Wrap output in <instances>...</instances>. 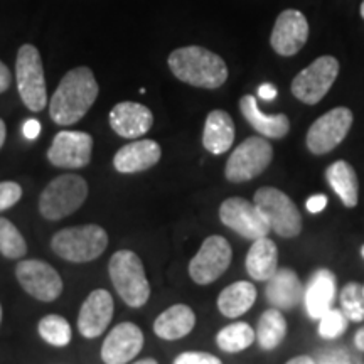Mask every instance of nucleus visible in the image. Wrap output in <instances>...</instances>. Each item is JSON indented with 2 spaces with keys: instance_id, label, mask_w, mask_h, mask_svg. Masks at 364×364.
Instances as JSON below:
<instances>
[{
  "instance_id": "nucleus-1",
  "label": "nucleus",
  "mask_w": 364,
  "mask_h": 364,
  "mask_svg": "<svg viewBox=\"0 0 364 364\" xmlns=\"http://www.w3.org/2000/svg\"><path fill=\"white\" fill-rule=\"evenodd\" d=\"M98 91V83L90 68L80 66L68 71L49 103V117L58 125L76 124L97 102Z\"/></svg>"
},
{
  "instance_id": "nucleus-2",
  "label": "nucleus",
  "mask_w": 364,
  "mask_h": 364,
  "mask_svg": "<svg viewBox=\"0 0 364 364\" xmlns=\"http://www.w3.org/2000/svg\"><path fill=\"white\" fill-rule=\"evenodd\" d=\"M167 63L177 80L196 88L216 90L228 80L225 59L201 46H186L176 49L171 53Z\"/></svg>"
},
{
  "instance_id": "nucleus-3",
  "label": "nucleus",
  "mask_w": 364,
  "mask_h": 364,
  "mask_svg": "<svg viewBox=\"0 0 364 364\" xmlns=\"http://www.w3.org/2000/svg\"><path fill=\"white\" fill-rule=\"evenodd\" d=\"M108 273H110L117 294L127 306L139 309L147 304L150 285L139 255L130 250H120V252L113 253L110 263H108Z\"/></svg>"
},
{
  "instance_id": "nucleus-4",
  "label": "nucleus",
  "mask_w": 364,
  "mask_h": 364,
  "mask_svg": "<svg viewBox=\"0 0 364 364\" xmlns=\"http://www.w3.org/2000/svg\"><path fill=\"white\" fill-rule=\"evenodd\" d=\"M51 247L58 257L73 263L95 260L108 247V235L98 225L65 228L53 236Z\"/></svg>"
},
{
  "instance_id": "nucleus-5",
  "label": "nucleus",
  "mask_w": 364,
  "mask_h": 364,
  "mask_svg": "<svg viewBox=\"0 0 364 364\" xmlns=\"http://www.w3.org/2000/svg\"><path fill=\"white\" fill-rule=\"evenodd\" d=\"M88 198V184L75 174L58 176L46 186L39 198V213L46 220L58 221L73 215Z\"/></svg>"
},
{
  "instance_id": "nucleus-6",
  "label": "nucleus",
  "mask_w": 364,
  "mask_h": 364,
  "mask_svg": "<svg viewBox=\"0 0 364 364\" xmlns=\"http://www.w3.org/2000/svg\"><path fill=\"white\" fill-rule=\"evenodd\" d=\"M16 80L22 103L31 112H43L48 105L43 59L33 44L21 46L16 61Z\"/></svg>"
},
{
  "instance_id": "nucleus-7",
  "label": "nucleus",
  "mask_w": 364,
  "mask_h": 364,
  "mask_svg": "<svg viewBox=\"0 0 364 364\" xmlns=\"http://www.w3.org/2000/svg\"><path fill=\"white\" fill-rule=\"evenodd\" d=\"M257 204L268 225L279 236L295 238L302 231V216L295 203L277 188H260L255 193Z\"/></svg>"
},
{
  "instance_id": "nucleus-8",
  "label": "nucleus",
  "mask_w": 364,
  "mask_h": 364,
  "mask_svg": "<svg viewBox=\"0 0 364 364\" xmlns=\"http://www.w3.org/2000/svg\"><path fill=\"white\" fill-rule=\"evenodd\" d=\"M273 159L270 142L263 136H250L228 159L225 176L230 182H247L267 171Z\"/></svg>"
},
{
  "instance_id": "nucleus-9",
  "label": "nucleus",
  "mask_w": 364,
  "mask_h": 364,
  "mask_svg": "<svg viewBox=\"0 0 364 364\" xmlns=\"http://www.w3.org/2000/svg\"><path fill=\"white\" fill-rule=\"evenodd\" d=\"M339 63L334 56H321L292 81V95L306 105H317L338 80Z\"/></svg>"
},
{
  "instance_id": "nucleus-10",
  "label": "nucleus",
  "mask_w": 364,
  "mask_h": 364,
  "mask_svg": "<svg viewBox=\"0 0 364 364\" xmlns=\"http://www.w3.org/2000/svg\"><path fill=\"white\" fill-rule=\"evenodd\" d=\"M353 125V112L346 107L332 108L318 117L307 132V149L316 156H324L334 150L346 139Z\"/></svg>"
},
{
  "instance_id": "nucleus-11",
  "label": "nucleus",
  "mask_w": 364,
  "mask_h": 364,
  "mask_svg": "<svg viewBox=\"0 0 364 364\" xmlns=\"http://www.w3.org/2000/svg\"><path fill=\"white\" fill-rule=\"evenodd\" d=\"M230 243L223 236H209L189 263V275L198 285H209L216 282L231 265Z\"/></svg>"
},
{
  "instance_id": "nucleus-12",
  "label": "nucleus",
  "mask_w": 364,
  "mask_h": 364,
  "mask_svg": "<svg viewBox=\"0 0 364 364\" xmlns=\"http://www.w3.org/2000/svg\"><path fill=\"white\" fill-rule=\"evenodd\" d=\"M220 220L225 226L247 240L265 238L270 233V225L255 203L243 198H230L223 201L220 208Z\"/></svg>"
},
{
  "instance_id": "nucleus-13",
  "label": "nucleus",
  "mask_w": 364,
  "mask_h": 364,
  "mask_svg": "<svg viewBox=\"0 0 364 364\" xmlns=\"http://www.w3.org/2000/svg\"><path fill=\"white\" fill-rule=\"evenodd\" d=\"M22 289L41 302H53L63 294V280L51 265L41 260H24L16 267Z\"/></svg>"
},
{
  "instance_id": "nucleus-14",
  "label": "nucleus",
  "mask_w": 364,
  "mask_h": 364,
  "mask_svg": "<svg viewBox=\"0 0 364 364\" xmlns=\"http://www.w3.org/2000/svg\"><path fill=\"white\" fill-rule=\"evenodd\" d=\"M93 136L86 132L63 130L54 136L48 150V159L53 166L65 169H81L91 161Z\"/></svg>"
},
{
  "instance_id": "nucleus-15",
  "label": "nucleus",
  "mask_w": 364,
  "mask_h": 364,
  "mask_svg": "<svg viewBox=\"0 0 364 364\" xmlns=\"http://www.w3.org/2000/svg\"><path fill=\"white\" fill-rule=\"evenodd\" d=\"M309 39V22L300 11H284L277 17L270 36L273 51L280 56H294L304 48Z\"/></svg>"
},
{
  "instance_id": "nucleus-16",
  "label": "nucleus",
  "mask_w": 364,
  "mask_h": 364,
  "mask_svg": "<svg viewBox=\"0 0 364 364\" xmlns=\"http://www.w3.org/2000/svg\"><path fill=\"white\" fill-rule=\"evenodd\" d=\"M144 348V332L134 322H122L113 327L102 346L105 364H127Z\"/></svg>"
},
{
  "instance_id": "nucleus-17",
  "label": "nucleus",
  "mask_w": 364,
  "mask_h": 364,
  "mask_svg": "<svg viewBox=\"0 0 364 364\" xmlns=\"http://www.w3.org/2000/svg\"><path fill=\"white\" fill-rule=\"evenodd\" d=\"M113 299L108 290H93L80 309L78 329L86 339L102 336L113 317Z\"/></svg>"
},
{
  "instance_id": "nucleus-18",
  "label": "nucleus",
  "mask_w": 364,
  "mask_h": 364,
  "mask_svg": "<svg viewBox=\"0 0 364 364\" xmlns=\"http://www.w3.org/2000/svg\"><path fill=\"white\" fill-rule=\"evenodd\" d=\"M110 127L117 135L124 139H139L147 134L154 125V115L145 105L135 102H122L112 108Z\"/></svg>"
},
{
  "instance_id": "nucleus-19",
  "label": "nucleus",
  "mask_w": 364,
  "mask_h": 364,
  "mask_svg": "<svg viewBox=\"0 0 364 364\" xmlns=\"http://www.w3.org/2000/svg\"><path fill=\"white\" fill-rule=\"evenodd\" d=\"M161 157L162 149L156 140H136L118 150L113 157V167L120 174H135L154 167Z\"/></svg>"
},
{
  "instance_id": "nucleus-20",
  "label": "nucleus",
  "mask_w": 364,
  "mask_h": 364,
  "mask_svg": "<svg viewBox=\"0 0 364 364\" xmlns=\"http://www.w3.org/2000/svg\"><path fill=\"white\" fill-rule=\"evenodd\" d=\"M336 275L327 268L314 272L304 290L306 309L312 318H321L332 307L336 297Z\"/></svg>"
},
{
  "instance_id": "nucleus-21",
  "label": "nucleus",
  "mask_w": 364,
  "mask_h": 364,
  "mask_svg": "<svg viewBox=\"0 0 364 364\" xmlns=\"http://www.w3.org/2000/svg\"><path fill=\"white\" fill-rule=\"evenodd\" d=\"M240 112L245 117V120L265 139H284L290 132L289 117L284 113H279V115L263 113L253 95H245L240 100Z\"/></svg>"
},
{
  "instance_id": "nucleus-22",
  "label": "nucleus",
  "mask_w": 364,
  "mask_h": 364,
  "mask_svg": "<svg viewBox=\"0 0 364 364\" xmlns=\"http://www.w3.org/2000/svg\"><path fill=\"white\" fill-rule=\"evenodd\" d=\"M304 290L306 289L300 284L297 273L290 268H279L275 275L268 280L265 295L275 309L289 311L302 300Z\"/></svg>"
},
{
  "instance_id": "nucleus-23",
  "label": "nucleus",
  "mask_w": 364,
  "mask_h": 364,
  "mask_svg": "<svg viewBox=\"0 0 364 364\" xmlns=\"http://www.w3.org/2000/svg\"><path fill=\"white\" fill-rule=\"evenodd\" d=\"M235 142V122L225 110H213L206 118L203 132V145L208 152L221 156Z\"/></svg>"
},
{
  "instance_id": "nucleus-24",
  "label": "nucleus",
  "mask_w": 364,
  "mask_h": 364,
  "mask_svg": "<svg viewBox=\"0 0 364 364\" xmlns=\"http://www.w3.org/2000/svg\"><path fill=\"white\" fill-rule=\"evenodd\" d=\"M196 326V314L189 306L176 304L164 311L154 322V332L164 341H177L186 338Z\"/></svg>"
},
{
  "instance_id": "nucleus-25",
  "label": "nucleus",
  "mask_w": 364,
  "mask_h": 364,
  "mask_svg": "<svg viewBox=\"0 0 364 364\" xmlns=\"http://www.w3.org/2000/svg\"><path fill=\"white\" fill-rule=\"evenodd\" d=\"M279 270V250L270 238H258L253 241L247 255V272L253 280L268 282Z\"/></svg>"
},
{
  "instance_id": "nucleus-26",
  "label": "nucleus",
  "mask_w": 364,
  "mask_h": 364,
  "mask_svg": "<svg viewBox=\"0 0 364 364\" xmlns=\"http://www.w3.org/2000/svg\"><path fill=\"white\" fill-rule=\"evenodd\" d=\"M326 177L329 186L346 208H356L359 201V181L356 171L346 161H338L331 164L326 171Z\"/></svg>"
},
{
  "instance_id": "nucleus-27",
  "label": "nucleus",
  "mask_w": 364,
  "mask_h": 364,
  "mask_svg": "<svg viewBox=\"0 0 364 364\" xmlns=\"http://www.w3.org/2000/svg\"><path fill=\"white\" fill-rule=\"evenodd\" d=\"M257 300V287L250 282H235L218 297V309L225 317L235 318L248 312Z\"/></svg>"
},
{
  "instance_id": "nucleus-28",
  "label": "nucleus",
  "mask_w": 364,
  "mask_h": 364,
  "mask_svg": "<svg viewBox=\"0 0 364 364\" xmlns=\"http://www.w3.org/2000/svg\"><path fill=\"white\" fill-rule=\"evenodd\" d=\"M287 336V321L280 309H270L262 314L257 327V339L262 349L272 351Z\"/></svg>"
},
{
  "instance_id": "nucleus-29",
  "label": "nucleus",
  "mask_w": 364,
  "mask_h": 364,
  "mask_svg": "<svg viewBox=\"0 0 364 364\" xmlns=\"http://www.w3.org/2000/svg\"><path fill=\"white\" fill-rule=\"evenodd\" d=\"M257 339V332L247 322H235L218 332L216 344L221 351L235 354L248 349Z\"/></svg>"
},
{
  "instance_id": "nucleus-30",
  "label": "nucleus",
  "mask_w": 364,
  "mask_h": 364,
  "mask_svg": "<svg viewBox=\"0 0 364 364\" xmlns=\"http://www.w3.org/2000/svg\"><path fill=\"white\" fill-rule=\"evenodd\" d=\"M38 331L39 336L46 341V343L56 346V348H65V346L71 343L70 322H68L65 317L56 316V314H51V316H46L41 318Z\"/></svg>"
},
{
  "instance_id": "nucleus-31",
  "label": "nucleus",
  "mask_w": 364,
  "mask_h": 364,
  "mask_svg": "<svg viewBox=\"0 0 364 364\" xmlns=\"http://www.w3.org/2000/svg\"><path fill=\"white\" fill-rule=\"evenodd\" d=\"M26 252L27 245L21 231L6 218H0V253L11 260H17L24 257Z\"/></svg>"
},
{
  "instance_id": "nucleus-32",
  "label": "nucleus",
  "mask_w": 364,
  "mask_h": 364,
  "mask_svg": "<svg viewBox=\"0 0 364 364\" xmlns=\"http://www.w3.org/2000/svg\"><path fill=\"white\" fill-rule=\"evenodd\" d=\"M341 311L353 322L364 321V294L363 287L353 282L341 290Z\"/></svg>"
},
{
  "instance_id": "nucleus-33",
  "label": "nucleus",
  "mask_w": 364,
  "mask_h": 364,
  "mask_svg": "<svg viewBox=\"0 0 364 364\" xmlns=\"http://www.w3.org/2000/svg\"><path fill=\"white\" fill-rule=\"evenodd\" d=\"M321 324H318V334L324 339H338L344 334L348 329V321L349 318L344 316L343 311L339 309H329L321 318Z\"/></svg>"
},
{
  "instance_id": "nucleus-34",
  "label": "nucleus",
  "mask_w": 364,
  "mask_h": 364,
  "mask_svg": "<svg viewBox=\"0 0 364 364\" xmlns=\"http://www.w3.org/2000/svg\"><path fill=\"white\" fill-rule=\"evenodd\" d=\"M22 198V188L17 182H0V211L16 206Z\"/></svg>"
},
{
  "instance_id": "nucleus-35",
  "label": "nucleus",
  "mask_w": 364,
  "mask_h": 364,
  "mask_svg": "<svg viewBox=\"0 0 364 364\" xmlns=\"http://www.w3.org/2000/svg\"><path fill=\"white\" fill-rule=\"evenodd\" d=\"M174 364H223L220 358L213 356L209 353L188 351L182 353L174 359Z\"/></svg>"
},
{
  "instance_id": "nucleus-36",
  "label": "nucleus",
  "mask_w": 364,
  "mask_h": 364,
  "mask_svg": "<svg viewBox=\"0 0 364 364\" xmlns=\"http://www.w3.org/2000/svg\"><path fill=\"white\" fill-rule=\"evenodd\" d=\"M326 206H327V196L324 194H316L307 199V211L312 213V215H317V213L324 211Z\"/></svg>"
},
{
  "instance_id": "nucleus-37",
  "label": "nucleus",
  "mask_w": 364,
  "mask_h": 364,
  "mask_svg": "<svg viewBox=\"0 0 364 364\" xmlns=\"http://www.w3.org/2000/svg\"><path fill=\"white\" fill-rule=\"evenodd\" d=\"M41 134V124L38 120H27L24 124V135L29 140H34Z\"/></svg>"
},
{
  "instance_id": "nucleus-38",
  "label": "nucleus",
  "mask_w": 364,
  "mask_h": 364,
  "mask_svg": "<svg viewBox=\"0 0 364 364\" xmlns=\"http://www.w3.org/2000/svg\"><path fill=\"white\" fill-rule=\"evenodd\" d=\"M258 97L265 100V102H272V100L277 98V88L270 83L262 85L260 88H258Z\"/></svg>"
},
{
  "instance_id": "nucleus-39",
  "label": "nucleus",
  "mask_w": 364,
  "mask_h": 364,
  "mask_svg": "<svg viewBox=\"0 0 364 364\" xmlns=\"http://www.w3.org/2000/svg\"><path fill=\"white\" fill-rule=\"evenodd\" d=\"M9 86H11V71H9V68L0 61V93L7 91Z\"/></svg>"
},
{
  "instance_id": "nucleus-40",
  "label": "nucleus",
  "mask_w": 364,
  "mask_h": 364,
  "mask_svg": "<svg viewBox=\"0 0 364 364\" xmlns=\"http://www.w3.org/2000/svg\"><path fill=\"white\" fill-rule=\"evenodd\" d=\"M354 346L359 349V351L364 353V327H361L354 336Z\"/></svg>"
},
{
  "instance_id": "nucleus-41",
  "label": "nucleus",
  "mask_w": 364,
  "mask_h": 364,
  "mask_svg": "<svg viewBox=\"0 0 364 364\" xmlns=\"http://www.w3.org/2000/svg\"><path fill=\"white\" fill-rule=\"evenodd\" d=\"M287 364H316V361L311 356H295Z\"/></svg>"
},
{
  "instance_id": "nucleus-42",
  "label": "nucleus",
  "mask_w": 364,
  "mask_h": 364,
  "mask_svg": "<svg viewBox=\"0 0 364 364\" xmlns=\"http://www.w3.org/2000/svg\"><path fill=\"white\" fill-rule=\"evenodd\" d=\"M6 136H7V127H6V122L0 118V149L4 147V142H6Z\"/></svg>"
},
{
  "instance_id": "nucleus-43",
  "label": "nucleus",
  "mask_w": 364,
  "mask_h": 364,
  "mask_svg": "<svg viewBox=\"0 0 364 364\" xmlns=\"http://www.w3.org/2000/svg\"><path fill=\"white\" fill-rule=\"evenodd\" d=\"M134 364H159L156 359L152 358H147V359H140V361H135Z\"/></svg>"
},
{
  "instance_id": "nucleus-44",
  "label": "nucleus",
  "mask_w": 364,
  "mask_h": 364,
  "mask_svg": "<svg viewBox=\"0 0 364 364\" xmlns=\"http://www.w3.org/2000/svg\"><path fill=\"white\" fill-rule=\"evenodd\" d=\"M361 17L364 19V0H363V4H361Z\"/></svg>"
},
{
  "instance_id": "nucleus-45",
  "label": "nucleus",
  "mask_w": 364,
  "mask_h": 364,
  "mask_svg": "<svg viewBox=\"0 0 364 364\" xmlns=\"http://www.w3.org/2000/svg\"><path fill=\"white\" fill-rule=\"evenodd\" d=\"M0 322H2V306H0Z\"/></svg>"
},
{
  "instance_id": "nucleus-46",
  "label": "nucleus",
  "mask_w": 364,
  "mask_h": 364,
  "mask_svg": "<svg viewBox=\"0 0 364 364\" xmlns=\"http://www.w3.org/2000/svg\"><path fill=\"white\" fill-rule=\"evenodd\" d=\"M361 253H363V257H364V247H363V250H361Z\"/></svg>"
},
{
  "instance_id": "nucleus-47",
  "label": "nucleus",
  "mask_w": 364,
  "mask_h": 364,
  "mask_svg": "<svg viewBox=\"0 0 364 364\" xmlns=\"http://www.w3.org/2000/svg\"><path fill=\"white\" fill-rule=\"evenodd\" d=\"M363 294H364V287H363Z\"/></svg>"
}]
</instances>
